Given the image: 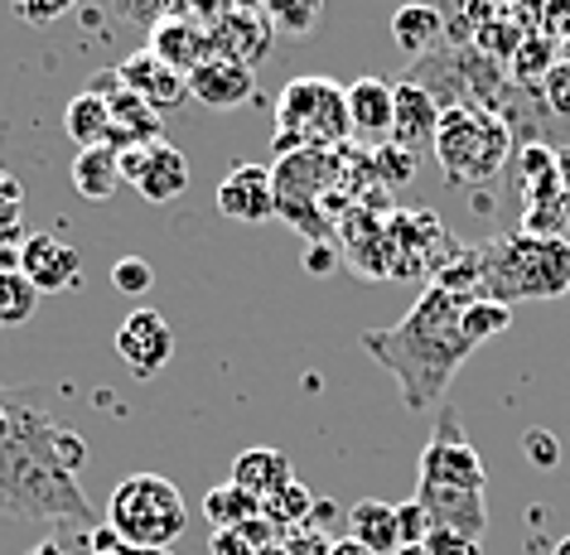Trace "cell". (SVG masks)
<instances>
[{"instance_id":"obj_9","label":"cell","mask_w":570,"mask_h":555,"mask_svg":"<svg viewBox=\"0 0 570 555\" xmlns=\"http://www.w3.org/2000/svg\"><path fill=\"white\" fill-rule=\"evenodd\" d=\"M218 212L233 222H271L281 212L276 175L266 165H237L218 184Z\"/></svg>"},{"instance_id":"obj_19","label":"cell","mask_w":570,"mask_h":555,"mask_svg":"<svg viewBox=\"0 0 570 555\" xmlns=\"http://www.w3.org/2000/svg\"><path fill=\"white\" fill-rule=\"evenodd\" d=\"M233 488H242L247 497H256V503H266V497H276L281 488H291L295 483V464L285 459L281 449H271V445H262V449H242L237 454V464H233Z\"/></svg>"},{"instance_id":"obj_1","label":"cell","mask_w":570,"mask_h":555,"mask_svg":"<svg viewBox=\"0 0 570 555\" xmlns=\"http://www.w3.org/2000/svg\"><path fill=\"white\" fill-rule=\"evenodd\" d=\"M82 459H88V439L53 420L45 392L0 381V512L6 517L97 526L88 493L78 488Z\"/></svg>"},{"instance_id":"obj_35","label":"cell","mask_w":570,"mask_h":555,"mask_svg":"<svg viewBox=\"0 0 570 555\" xmlns=\"http://www.w3.org/2000/svg\"><path fill=\"white\" fill-rule=\"evenodd\" d=\"M522 454H527V459H532L537 468H556V464H561V445H556L551 430H527V435H522Z\"/></svg>"},{"instance_id":"obj_29","label":"cell","mask_w":570,"mask_h":555,"mask_svg":"<svg viewBox=\"0 0 570 555\" xmlns=\"http://www.w3.org/2000/svg\"><path fill=\"white\" fill-rule=\"evenodd\" d=\"M309 493L301 488V483H291V488H281L276 497H266L262 503V517H271V522H309Z\"/></svg>"},{"instance_id":"obj_38","label":"cell","mask_w":570,"mask_h":555,"mask_svg":"<svg viewBox=\"0 0 570 555\" xmlns=\"http://www.w3.org/2000/svg\"><path fill=\"white\" fill-rule=\"evenodd\" d=\"M305 270H315V276H330V270L338 266V256H334V247L330 241H305Z\"/></svg>"},{"instance_id":"obj_36","label":"cell","mask_w":570,"mask_h":555,"mask_svg":"<svg viewBox=\"0 0 570 555\" xmlns=\"http://www.w3.org/2000/svg\"><path fill=\"white\" fill-rule=\"evenodd\" d=\"M425 555H479V541H464V536H454V532H435L425 536Z\"/></svg>"},{"instance_id":"obj_18","label":"cell","mask_w":570,"mask_h":555,"mask_svg":"<svg viewBox=\"0 0 570 555\" xmlns=\"http://www.w3.org/2000/svg\"><path fill=\"white\" fill-rule=\"evenodd\" d=\"M416 503L431 512L440 532H454L464 541H479L489 526V497L483 493H450V488H416Z\"/></svg>"},{"instance_id":"obj_37","label":"cell","mask_w":570,"mask_h":555,"mask_svg":"<svg viewBox=\"0 0 570 555\" xmlns=\"http://www.w3.org/2000/svg\"><path fill=\"white\" fill-rule=\"evenodd\" d=\"M117 6H121L136 24H146V30H155L160 20H169V0H117Z\"/></svg>"},{"instance_id":"obj_43","label":"cell","mask_w":570,"mask_h":555,"mask_svg":"<svg viewBox=\"0 0 570 555\" xmlns=\"http://www.w3.org/2000/svg\"><path fill=\"white\" fill-rule=\"evenodd\" d=\"M396 555H425V546H402V551H396Z\"/></svg>"},{"instance_id":"obj_5","label":"cell","mask_w":570,"mask_h":555,"mask_svg":"<svg viewBox=\"0 0 570 555\" xmlns=\"http://www.w3.org/2000/svg\"><path fill=\"white\" fill-rule=\"evenodd\" d=\"M276 126L295 146H338L348 140V88H338L334 78H295L285 82V92L276 97Z\"/></svg>"},{"instance_id":"obj_2","label":"cell","mask_w":570,"mask_h":555,"mask_svg":"<svg viewBox=\"0 0 570 555\" xmlns=\"http://www.w3.org/2000/svg\"><path fill=\"white\" fill-rule=\"evenodd\" d=\"M460 315H464L460 295H450L445 286H425L421 300L411 305V315L396 329L363 334V348L396 377L406 410H416V416L445 396L454 373L474 353V344L460 329Z\"/></svg>"},{"instance_id":"obj_6","label":"cell","mask_w":570,"mask_h":555,"mask_svg":"<svg viewBox=\"0 0 570 555\" xmlns=\"http://www.w3.org/2000/svg\"><path fill=\"white\" fill-rule=\"evenodd\" d=\"M416 488H450V493H483L489 474H483L479 449L469 445V435L460 430L454 410L440 406L435 410V435L421 449V468H416Z\"/></svg>"},{"instance_id":"obj_28","label":"cell","mask_w":570,"mask_h":555,"mask_svg":"<svg viewBox=\"0 0 570 555\" xmlns=\"http://www.w3.org/2000/svg\"><path fill=\"white\" fill-rule=\"evenodd\" d=\"M551 53H556L551 39H522V49L512 53V78L518 82H541L547 78V68L556 63Z\"/></svg>"},{"instance_id":"obj_3","label":"cell","mask_w":570,"mask_h":555,"mask_svg":"<svg viewBox=\"0 0 570 555\" xmlns=\"http://www.w3.org/2000/svg\"><path fill=\"white\" fill-rule=\"evenodd\" d=\"M107 526L131 551H169L189 532V503L165 474H131L111 488Z\"/></svg>"},{"instance_id":"obj_7","label":"cell","mask_w":570,"mask_h":555,"mask_svg":"<svg viewBox=\"0 0 570 555\" xmlns=\"http://www.w3.org/2000/svg\"><path fill=\"white\" fill-rule=\"evenodd\" d=\"M117 358L131 367V377L150 381L160 367H169L175 358V329L160 309H131L117 329Z\"/></svg>"},{"instance_id":"obj_26","label":"cell","mask_w":570,"mask_h":555,"mask_svg":"<svg viewBox=\"0 0 570 555\" xmlns=\"http://www.w3.org/2000/svg\"><path fill=\"white\" fill-rule=\"evenodd\" d=\"M512 324V305H498V300H464V315H460V329L469 344H489Z\"/></svg>"},{"instance_id":"obj_39","label":"cell","mask_w":570,"mask_h":555,"mask_svg":"<svg viewBox=\"0 0 570 555\" xmlns=\"http://www.w3.org/2000/svg\"><path fill=\"white\" fill-rule=\"evenodd\" d=\"M208 551L213 555H256V546L242 532H213L208 536Z\"/></svg>"},{"instance_id":"obj_20","label":"cell","mask_w":570,"mask_h":555,"mask_svg":"<svg viewBox=\"0 0 570 555\" xmlns=\"http://www.w3.org/2000/svg\"><path fill=\"white\" fill-rule=\"evenodd\" d=\"M63 136L73 140L78 150H97L111 146V107L97 88H82L73 102L63 107Z\"/></svg>"},{"instance_id":"obj_42","label":"cell","mask_w":570,"mask_h":555,"mask_svg":"<svg viewBox=\"0 0 570 555\" xmlns=\"http://www.w3.org/2000/svg\"><path fill=\"white\" fill-rule=\"evenodd\" d=\"M551 555H570V536H561V541H556V546H551Z\"/></svg>"},{"instance_id":"obj_17","label":"cell","mask_w":570,"mask_h":555,"mask_svg":"<svg viewBox=\"0 0 570 555\" xmlns=\"http://www.w3.org/2000/svg\"><path fill=\"white\" fill-rule=\"evenodd\" d=\"M131 184L140 189L146 204H175V198L189 189V160L169 146V140H155V146L140 150V165Z\"/></svg>"},{"instance_id":"obj_40","label":"cell","mask_w":570,"mask_h":555,"mask_svg":"<svg viewBox=\"0 0 570 555\" xmlns=\"http://www.w3.org/2000/svg\"><path fill=\"white\" fill-rule=\"evenodd\" d=\"M556 179H561V194L570 198V146L556 150Z\"/></svg>"},{"instance_id":"obj_44","label":"cell","mask_w":570,"mask_h":555,"mask_svg":"<svg viewBox=\"0 0 570 555\" xmlns=\"http://www.w3.org/2000/svg\"><path fill=\"white\" fill-rule=\"evenodd\" d=\"M561 59L570 63V39H561Z\"/></svg>"},{"instance_id":"obj_31","label":"cell","mask_w":570,"mask_h":555,"mask_svg":"<svg viewBox=\"0 0 570 555\" xmlns=\"http://www.w3.org/2000/svg\"><path fill=\"white\" fill-rule=\"evenodd\" d=\"M73 6H78V0H10L16 20H20V24H30V30H49V24H53V20H63Z\"/></svg>"},{"instance_id":"obj_12","label":"cell","mask_w":570,"mask_h":555,"mask_svg":"<svg viewBox=\"0 0 570 555\" xmlns=\"http://www.w3.org/2000/svg\"><path fill=\"white\" fill-rule=\"evenodd\" d=\"M440 131V97L425 82H396L392 97V146L416 155L421 146H435Z\"/></svg>"},{"instance_id":"obj_14","label":"cell","mask_w":570,"mask_h":555,"mask_svg":"<svg viewBox=\"0 0 570 555\" xmlns=\"http://www.w3.org/2000/svg\"><path fill=\"white\" fill-rule=\"evenodd\" d=\"M121 82L131 88L140 102H150L155 111H175V107H184L189 102V78L184 73H175L169 63H160L150 49H140V53H131L121 68Z\"/></svg>"},{"instance_id":"obj_25","label":"cell","mask_w":570,"mask_h":555,"mask_svg":"<svg viewBox=\"0 0 570 555\" xmlns=\"http://www.w3.org/2000/svg\"><path fill=\"white\" fill-rule=\"evenodd\" d=\"M35 309H39V290L30 286V276H24L20 266H6L0 270V329L30 324Z\"/></svg>"},{"instance_id":"obj_4","label":"cell","mask_w":570,"mask_h":555,"mask_svg":"<svg viewBox=\"0 0 570 555\" xmlns=\"http://www.w3.org/2000/svg\"><path fill=\"white\" fill-rule=\"evenodd\" d=\"M508 126L483 107H445L440 111V131H435V160L445 169V184L464 189V184H489L503 175L508 160Z\"/></svg>"},{"instance_id":"obj_8","label":"cell","mask_w":570,"mask_h":555,"mask_svg":"<svg viewBox=\"0 0 570 555\" xmlns=\"http://www.w3.org/2000/svg\"><path fill=\"white\" fill-rule=\"evenodd\" d=\"M92 88L102 92L107 107H111V150L155 146V140H160V111H155L150 102H140V97L121 82L117 68H111V73H97Z\"/></svg>"},{"instance_id":"obj_32","label":"cell","mask_w":570,"mask_h":555,"mask_svg":"<svg viewBox=\"0 0 570 555\" xmlns=\"http://www.w3.org/2000/svg\"><path fill=\"white\" fill-rule=\"evenodd\" d=\"M111 286H117L121 295H146L155 286V266L146 261V256H121V261L111 266Z\"/></svg>"},{"instance_id":"obj_34","label":"cell","mask_w":570,"mask_h":555,"mask_svg":"<svg viewBox=\"0 0 570 555\" xmlns=\"http://www.w3.org/2000/svg\"><path fill=\"white\" fill-rule=\"evenodd\" d=\"M373 169H377L382 184H406L411 175H416V155L402 150V146H382L373 155Z\"/></svg>"},{"instance_id":"obj_23","label":"cell","mask_w":570,"mask_h":555,"mask_svg":"<svg viewBox=\"0 0 570 555\" xmlns=\"http://www.w3.org/2000/svg\"><path fill=\"white\" fill-rule=\"evenodd\" d=\"M392 39H396V49L416 59V53H425L440 39V10L425 6V0H411V6H402L392 16Z\"/></svg>"},{"instance_id":"obj_11","label":"cell","mask_w":570,"mask_h":555,"mask_svg":"<svg viewBox=\"0 0 570 555\" xmlns=\"http://www.w3.org/2000/svg\"><path fill=\"white\" fill-rule=\"evenodd\" d=\"M208 34H213V53H218V59L256 68L266 59L271 34H276V30H271V20L256 16L252 6H237V10H223V16L208 24Z\"/></svg>"},{"instance_id":"obj_33","label":"cell","mask_w":570,"mask_h":555,"mask_svg":"<svg viewBox=\"0 0 570 555\" xmlns=\"http://www.w3.org/2000/svg\"><path fill=\"white\" fill-rule=\"evenodd\" d=\"M431 532H435V522H431V512H425L416 497L396 507V536H402V546H425V536Z\"/></svg>"},{"instance_id":"obj_27","label":"cell","mask_w":570,"mask_h":555,"mask_svg":"<svg viewBox=\"0 0 570 555\" xmlns=\"http://www.w3.org/2000/svg\"><path fill=\"white\" fill-rule=\"evenodd\" d=\"M24 555H92V526H73V522H53L39 546H30Z\"/></svg>"},{"instance_id":"obj_10","label":"cell","mask_w":570,"mask_h":555,"mask_svg":"<svg viewBox=\"0 0 570 555\" xmlns=\"http://www.w3.org/2000/svg\"><path fill=\"white\" fill-rule=\"evenodd\" d=\"M392 97L396 88L382 78L348 82V140H358L367 150L392 146Z\"/></svg>"},{"instance_id":"obj_45","label":"cell","mask_w":570,"mask_h":555,"mask_svg":"<svg viewBox=\"0 0 570 555\" xmlns=\"http://www.w3.org/2000/svg\"><path fill=\"white\" fill-rule=\"evenodd\" d=\"M140 555H169V551H140Z\"/></svg>"},{"instance_id":"obj_21","label":"cell","mask_w":570,"mask_h":555,"mask_svg":"<svg viewBox=\"0 0 570 555\" xmlns=\"http://www.w3.org/2000/svg\"><path fill=\"white\" fill-rule=\"evenodd\" d=\"M348 536L367 546L373 555H396L402 551V536H396V507L377 503V497H363V503L348 507Z\"/></svg>"},{"instance_id":"obj_15","label":"cell","mask_w":570,"mask_h":555,"mask_svg":"<svg viewBox=\"0 0 570 555\" xmlns=\"http://www.w3.org/2000/svg\"><path fill=\"white\" fill-rule=\"evenodd\" d=\"M256 92V73L247 63H233V59H213L204 63V68H194L189 73V97L194 102H204V107H213V111H233V107H242L247 97Z\"/></svg>"},{"instance_id":"obj_13","label":"cell","mask_w":570,"mask_h":555,"mask_svg":"<svg viewBox=\"0 0 570 555\" xmlns=\"http://www.w3.org/2000/svg\"><path fill=\"white\" fill-rule=\"evenodd\" d=\"M20 270L30 276V286L39 295H63V290L82 286L78 251L68 247V241H59V237H30L24 241L20 247Z\"/></svg>"},{"instance_id":"obj_41","label":"cell","mask_w":570,"mask_h":555,"mask_svg":"<svg viewBox=\"0 0 570 555\" xmlns=\"http://www.w3.org/2000/svg\"><path fill=\"white\" fill-rule=\"evenodd\" d=\"M330 555H373V551H367V546H358V541H334V546H330Z\"/></svg>"},{"instance_id":"obj_30","label":"cell","mask_w":570,"mask_h":555,"mask_svg":"<svg viewBox=\"0 0 570 555\" xmlns=\"http://www.w3.org/2000/svg\"><path fill=\"white\" fill-rule=\"evenodd\" d=\"M537 92H541V102H547L556 117L570 121V63H566V59H556V63L547 68V78L537 82Z\"/></svg>"},{"instance_id":"obj_22","label":"cell","mask_w":570,"mask_h":555,"mask_svg":"<svg viewBox=\"0 0 570 555\" xmlns=\"http://www.w3.org/2000/svg\"><path fill=\"white\" fill-rule=\"evenodd\" d=\"M121 179V165H117V150L111 146H97V150H78L73 160V189L82 198H92V204H107L111 194H117Z\"/></svg>"},{"instance_id":"obj_24","label":"cell","mask_w":570,"mask_h":555,"mask_svg":"<svg viewBox=\"0 0 570 555\" xmlns=\"http://www.w3.org/2000/svg\"><path fill=\"white\" fill-rule=\"evenodd\" d=\"M204 517L213 522V532H242L247 522L262 517V503L247 497L242 488H233V483H218V488L204 497Z\"/></svg>"},{"instance_id":"obj_16","label":"cell","mask_w":570,"mask_h":555,"mask_svg":"<svg viewBox=\"0 0 570 555\" xmlns=\"http://www.w3.org/2000/svg\"><path fill=\"white\" fill-rule=\"evenodd\" d=\"M150 53L160 63H169L175 73L189 78L194 68H204L213 59V34H208V24H198V20H160L150 30Z\"/></svg>"}]
</instances>
